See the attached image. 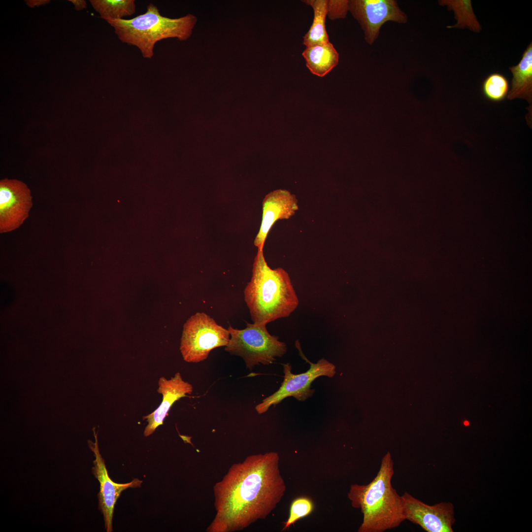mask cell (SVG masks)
Segmentation results:
<instances>
[{"mask_svg": "<svg viewBox=\"0 0 532 532\" xmlns=\"http://www.w3.org/2000/svg\"><path fill=\"white\" fill-rule=\"evenodd\" d=\"M279 460L278 454L271 451L233 464L213 487L216 514L206 531H241L265 519L286 491Z\"/></svg>", "mask_w": 532, "mask_h": 532, "instance_id": "1", "label": "cell"}, {"mask_svg": "<svg viewBox=\"0 0 532 532\" xmlns=\"http://www.w3.org/2000/svg\"><path fill=\"white\" fill-rule=\"evenodd\" d=\"M302 1L312 7L314 12L312 24L303 37V44L306 47L330 42L325 24L328 14V0H306Z\"/></svg>", "mask_w": 532, "mask_h": 532, "instance_id": "16", "label": "cell"}, {"mask_svg": "<svg viewBox=\"0 0 532 532\" xmlns=\"http://www.w3.org/2000/svg\"><path fill=\"white\" fill-rule=\"evenodd\" d=\"M197 20L191 14L178 18L163 16L157 6L150 3L144 13L132 19L106 21L121 41L137 47L143 58L151 59L157 42L168 38L187 39Z\"/></svg>", "mask_w": 532, "mask_h": 532, "instance_id": "4", "label": "cell"}, {"mask_svg": "<svg viewBox=\"0 0 532 532\" xmlns=\"http://www.w3.org/2000/svg\"><path fill=\"white\" fill-rule=\"evenodd\" d=\"M298 345L296 343L302 357L310 363L309 369L304 373L294 374L291 372L290 363L282 364L284 375L281 385L276 392L256 406L255 409L259 414L265 413L271 405L278 404L287 397H293L300 401L306 400L314 393L315 390L310 387L315 379L321 376L332 377L335 373V366L324 358L315 364L310 362L302 353L299 343Z\"/></svg>", "mask_w": 532, "mask_h": 532, "instance_id": "7", "label": "cell"}, {"mask_svg": "<svg viewBox=\"0 0 532 532\" xmlns=\"http://www.w3.org/2000/svg\"><path fill=\"white\" fill-rule=\"evenodd\" d=\"M73 3L75 6V8L77 10H81L84 8H86L87 3L85 0H69Z\"/></svg>", "mask_w": 532, "mask_h": 532, "instance_id": "21", "label": "cell"}, {"mask_svg": "<svg viewBox=\"0 0 532 532\" xmlns=\"http://www.w3.org/2000/svg\"><path fill=\"white\" fill-rule=\"evenodd\" d=\"M468 422H465V424L466 425H468Z\"/></svg>", "mask_w": 532, "mask_h": 532, "instance_id": "22", "label": "cell"}, {"mask_svg": "<svg viewBox=\"0 0 532 532\" xmlns=\"http://www.w3.org/2000/svg\"><path fill=\"white\" fill-rule=\"evenodd\" d=\"M302 55L310 71L321 77L330 72L339 62V54L330 42L306 46Z\"/></svg>", "mask_w": 532, "mask_h": 532, "instance_id": "15", "label": "cell"}, {"mask_svg": "<svg viewBox=\"0 0 532 532\" xmlns=\"http://www.w3.org/2000/svg\"><path fill=\"white\" fill-rule=\"evenodd\" d=\"M94 9L100 17L108 19H123L135 12L134 0H90Z\"/></svg>", "mask_w": 532, "mask_h": 532, "instance_id": "17", "label": "cell"}, {"mask_svg": "<svg viewBox=\"0 0 532 532\" xmlns=\"http://www.w3.org/2000/svg\"><path fill=\"white\" fill-rule=\"evenodd\" d=\"M405 520L428 532H453L455 522L454 506L441 502L430 505L407 492L401 496Z\"/></svg>", "mask_w": 532, "mask_h": 532, "instance_id": "10", "label": "cell"}, {"mask_svg": "<svg viewBox=\"0 0 532 532\" xmlns=\"http://www.w3.org/2000/svg\"><path fill=\"white\" fill-rule=\"evenodd\" d=\"M394 474L393 460L388 452L371 481L350 486L348 498L363 516L358 532H384L399 527L405 520L401 497L392 486Z\"/></svg>", "mask_w": 532, "mask_h": 532, "instance_id": "2", "label": "cell"}, {"mask_svg": "<svg viewBox=\"0 0 532 532\" xmlns=\"http://www.w3.org/2000/svg\"><path fill=\"white\" fill-rule=\"evenodd\" d=\"M244 299L254 323L267 324L288 317L299 304L288 273L267 265L263 249H258L250 281L244 290Z\"/></svg>", "mask_w": 532, "mask_h": 532, "instance_id": "3", "label": "cell"}, {"mask_svg": "<svg viewBox=\"0 0 532 532\" xmlns=\"http://www.w3.org/2000/svg\"><path fill=\"white\" fill-rule=\"evenodd\" d=\"M349 11L360 25L366 41L370 45L377 38L385 23L407 21V15L394 0H351Z\"/></svg>", "mask_w": 532, "mask_h": 532, "instance_id": "8", "label": "cell"}, {"mask_svg": "<svg viewBox=\"0 0 532 532\" xmlns=\"http://www.w3.org/2000/svg\"><path fill=\"white\" fill-rule=\"evenodd\" d=\"M299 209L296 196L286 190L278 189L266 195L262 202V219L254 241L258 249H263L266 238L274 223L289 219Z\"/></svg>", "mask_w": 532, "mask_h": 532, "instance_id": "12", "label": "cell"}, {"mask_svg": "<svg viewBox=\"0 0 532 532\" xmlns=\"http://www.w3.org/2000/svg\"><path fill=\"white\" fill-rule=\"evenodd\" d=\"M265 324L247 323L246 327L238 330L229 326L230 340L225 350L231 354L241 357L246 367L252 369L262 364L268 365L276 357L287 352L286 344L270 334Z\"/></svg>", "mask_w": 532, "mask_h": 532, "instance_id": "5", "label": "cell"}, {"mask_svg": "<svg viewBox=\"0 0 532 532\" xmlns=\"http://www.w3.org/2000/svg\"><path fill=\"white\" fill-rule=\"evenodd\" d=\"M509 82L503 75L493 73L483 81L482 90L484 96L489 100L499 102L503 100L509 92Z\"/></svg>", "mask_w": 532, "mask_h": 532, "instance_id": "18", "label": "cell"}, {"mask_svg": "<svg viewBox=\"0 0 532 532\" xmlns=\"http://www.w3.org/2000/svg\"><path fill=\"white\" fill-rule=\"evenodd\" d=\"M95 441H88L89 446L94 453L95 459L93 462L92 472L100 483V492L98 494L99 508L102 512L105 530L111 532L112 529V519L115 504L121 493L129 488L139 487L142 482L137 478L127 483H117L109 477L105 462L100 453L98 433L95 428L93 429Z\"/></svg>", "mask_w": 532, "mask_h": 532, "instance_id": "11", "label": "cell"}, {"mask_svg": "<svg viewBox=\"0 0 532 532\" xmlns=\"http://www.w3.org/2000/svg\"><path fill=\"white\" fill-rule=\"evenodd\" d=\"M349 10V0H328L327 16L331 20L344 18Z\"/></svg>", "mask_w": 532, "mask_h": 532, "instance_id": "20", "label": "cell"}, {"mask_svg": "<svg viewBox=\"0 0 532 532\" xmlns=\"http://www.w3.org/2000/svg\"><path fill=\"white\" fill-rule=\"evenodd\" d=\"M33 206L27 185L16 179L0 181V233L18 228L28 217Z\"/></svg>", "mask_w": 532, "mask_h": 532, "instance_id": "9", "label": "cell"}, {"mask_svg": "<svg viewBox=\"0 0 532 532\" xmlns=\"http://www.w3.org/2000/svg\"><path fill=\"white\" fill-rule=\"evenodd\" d=\"M313 509V501L309 498L299 497L295 499L291 504L289 517L284 523L282 531H286L297 521L309 515Z\"/></svg>", "mask_w": 532, "mask_h": 532, "instance_id": "19", "label": "cell"}, {"mask_svg": "<svg viewBox=\"0 0 532 532\" xmlns=\"http://www.w3.org/2000/svg\"><path fill=\"white\" fill-rule=\"evenodd\" d=\"M513 77L508 98L524 99L529 103L532 95V45L531 43L524 52L519 63L509 68Z\"/></svg>", "mask_w": 532, "mask_h": 532, "instance_id": "14", "label": "cell"}, {"mask_svg": "<svg viewBox=\"0 0 532 532\" xmlns=\"http://www.w3.org/2000/svg\"><path fill=\"white\" fill-rule=\"evenodd\" d=\"M230 338L228 330L204 312H197L184 325L180 350L185 361L199 363L214 348L227 346Z\"/></svg>", "mask_w": 532, "mask_h": 532, "instance_id": "6", "label": "cell"}, {"mask_svg": "<svg viewBox=\"0 0 532 532\" xmlns=\"http://www.w3.org/2000/svg\"><path fill=\"white\" fill-rule=\"evenodd\" d=\"M158 386L157 392L162 395V401L153 412L143 417V419L146 420L148 423L144 431L145 436L153 433L157 428L163 424L170 408L175 401L187 395H191L193 390L192 385L184 381L179 372L169 379L161 377L158 381Z\"/></svg>", "mask_w": 532, "mask_h": 532, "instance_id": "13", "label": "cell"}]
</instances>
